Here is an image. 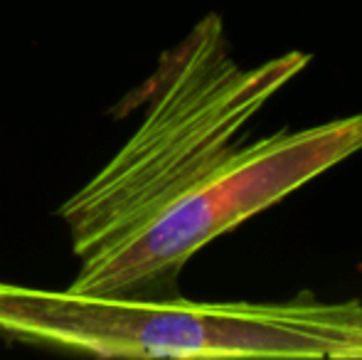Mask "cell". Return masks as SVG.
I'll use <instances>...</instances> for the list:
<instances>
[{
	"label": "cell",
	"instance_id": "obj_1",
	"mask_svg": "<svg viewBox=\"0 0 362 360\" xmlns=\"http://www.w3.org/2000/svg\"><path fill=\"white\" fill-rule=\"evenodd\" d=\"M308 59L286 52L242 67L219 15H205L160 59L134 136L59 210L76 260L86 262L141 232L217 168Z\"/></svg>",
	"mask_w": 362,
	"mask_h": 360
},
{
	"label": "cell",
	"instance_id": "obj_3",
	"mask_svg": "<svg viewBox=\"0 0 362 360\" xmlns=\"http://www.w3.org/2000/svg\"><path fill=\"white\" fill-rule=\"evenodd\" d=\"M362 151V114L239 144L141 232L79 262L69 289L160 296L192 255Z\"/></svg>",
	"mask_w": 362,
	"mask_h": 360
},
{
	"label": "cell",
	"instance_id": "obj_2",
	"mask_svg": "<svg viewBox=\"0 0 362 360\" xmlns=\"http://www.w3.org/2000/svg\"><path fill=\"white\" fill-rule=\"evenodd\" d=\"M0 333L99 358L362 360V303L190 301L0 281Z\"/></svg>",
	"mask_w": 362,
	"mask_h": 360
}]
</instances>
